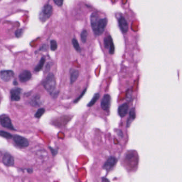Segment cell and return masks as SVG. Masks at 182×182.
<instances>
[{"label":"cell","mask_w":182,"mask_h":182,"mask_svg":"<svg viewBox=\"0 0 182 182\" xmlns=\"http://www.w3.org/2000/svg\"><path fill=\"white\" fill-rule=\"evenodd\" d=\"M90 24L95 34L99 36L104 32L107 24V19H100L98 13L94 12L90 16Z\"/></svg>","instance_id":"cell-1"},{"label":"cell","mask_w":182,"mask_h":182,"mask_svg":"<svg viewBox=\"0 0 182 182\" xmlns=\"http://www.w3.org/2000/svg\"><path fill=\"white\" fill-rule=\"evenodd\" d=\"M56 78L53 74H49L47 77L46 79L43 81V87L47 92L52 94L56 88Z\"/></svg>","instance_id":"cell-2"},{"label":"cell","mask_w":182,"mask_h":182,"mask_svg":"<svg viewBox=\"0 0 182 182\" xmlns=\"http://www.w3.org/2000/svg\"><path fill=\"white\" fill-rule=\"evenodd\" d=\"M52 13V7L50 4H47L44 5L42 10L41 11L39 18L41 21L42 22H45L51 16Z\"/></svg>","instance_id":"cell-3"},{"label":"cell","mask_w":182,"mask_h":182,"mask_svg":"<svg viewBox=\"0 0 182 182\" xmlns=\"http://www.w3.org/2000/svg\"><path fill=\"white\" fill-rule=\"evenodd\" d=\"M124 157V161H126V165H127L128 166H129V165H131V168H133L134 167L137 165V156H136V154L134 152L129 151L127 152Z\"/></svg>","instance_id":"cell-4"},{"label":"cell","mask_w":182,"mask_h":182,"mask_svg":"<svg viewBox=\"0 0 182 182\" xmlns=\"http://www.w3.org/2000/svg\"><path fill=\"white\" fill-rule=\"evenodd\" d=\"M0 125L6 128L16 131V129L14 128L12 124L10 117L4 114L0 116Z\"/></svg>","instance_id":"cell-5"},{"label":"cell","mask_w":182,"mask_h":182,"mask_svg":"<svg viewBox=\"0 0 182 182\" xmlns=\"http://www.w3.org/2000/svg\"><path fill=\"white\" fill-rule=\"evenodd\" d=\"M12 137L14 142L16 143L17 145H18L20 147L26 148L29 145L28 141L24 137L18 135H15Z\"/></svg>","instance_id":"cell-6"},{"label":"cell","mask_w":182,"mask_h":182,"mask_svg":"<svg viewBox=\"0 0 182 182\" xmlns=\"http://www.w3.org/2000/svg\"><path fill=\"white\" fill-rule=\"evenodd\" d=\"M14 76V72L10 70H2L0 72L1 79L5 82H9Z\"/></svg>","instance_id":"cell-7"},{"label":"cell","mask_w":182,"mask_h":182,"mask_svg":"<svg viewBox=\"0 0 182 182\" xmlns=\"http://www.w3.org/2000/svg\"><path fill=\"white\" fill-rule=\"evenodd\" d=\"M111 98L109 94H105L104 95L103 98H102L100 104L102 109L105 111H108L111 106Z\"/></svg>","instance_id":"cell-8"},{"label":"cell","mask_w":182,"mask_h":182,"mask_svg":"<svg viewBox=\"0 0 182 182\" xmlns=\"http://www.w3.org/2000/svg\"><path fill=\"white\" fill-rule=\"evenodd\" d=\"M22 89L20 88H12L10 91L11 94V98L12 101H18L20 100V95L22 92Z\"/></svg>","instance_id":"cell-9"},{"label":"cell","mask_w":182,"mask_h":182,"mask_svg":"<svg viewBox=\"0 0 182 182\" xmlns=\"http://www.w3.org/2000/svg\"><path fill=\"white\" fill-rule=\"evenodd\" d=\"M119 24L121 32L124 34L127 33L128 31V24L126 19L123 17H121L119 20Z\"/></svg>","instance_id":"cell-10"},{"label":"cell","mask_w":182,"mask_h":182,"mask_svg":"<svg viewBox=\"0 0 182 182\" xmlns=\"http://www.w3.org/2000/svg\"><path fill=\"white\" fill-rule=\"evenodd\" d=\"M3 162L7 166H12L15 164L14 157L9 153H6L3 156Z\"/></svg>","instance_id":"cell-11"},{"label":"cell","mask_w":182,"mask_h":182,"mask_svg":"<svg viewBox=\"0 0 182 182\" xmlns=\"http://www.w3.org/2000/svg\"><path fill=\"white\" fill-rule=\"evenodd\" d=\"M31 78H32V74L28 70H24L19 75V80L22 83H25L30 80Z\"/></svg>","instance_id":"cell-12"},{"label":"cell","mask_w":182,"mask_h":182,"mask_svg":"<svg viewBox=\"0 0 182 182\" xmlns=\"http://www.w3.org/2000/svg\"><path fill=\"white\" fill-rule=\"evenodd\" d=\"M129 106L127 103H124L121 105L118 109V114L119 116L123 118L126 116L128 112Z\"/></svg>","instance_id":"cell-13"},{"label":"cell","mask_w":182,"mask_h":182,"mask_svg":"<svg viewBox=\"0 0 182 182\" xmlns=\"http://www.w3.org/2000/svg\"><path fill=\"white\" fill-rule=\"evenodd\" d=\"M70 83L73 84L77 80L79 76V71L75 69H71L70 70Z\"/></svg>","instance_id":"cell-14"},{"label":"cell","mask_w":182,"mask_h":182,"mask_svg":"<svg viewBox=\"0 0 182 182\" xmlns=\"http://www.w3.org/2000/svg\"><path fill=\"white\" fill-rule=\"evenodd\" d=\"M116 162V159L114 157H110L105 164L104 168L107 170H109L114 167Z\"/></svg>","instance_id":"cell-15"},{"label":"cell","mask_w":182,"mask_h":182,"mask_svg":"<svg viewBox=\"0 0 182 182\" xmlns=\"http://www.w3.org/2000/svg\"><path fill=\"white\" fill-rule=\"evenodd\" d=\"M136 118V110L135 108H132L129 111V117L127 121V126L129 127L131 125L132 122Z\"/></svg>","instance_id":"cell-16"},{"label":"cell","mask_w":182,"mask_h":182,"mask_svg":"<svg viewBox=\"0 0 182 182\" xmlns=\"http://www.w3.org/2000/svg\"><path fill=\"white\" fill-rule=\"evenodd\" d=\"M30 104L34 107H37L41 106V102L40 96L38 94L34 95L31 99Z\"/></svg>","instance_id":"cell-17"},{"label":"cell","mask_w":182,"mask_h":182,"mask_svg":"<svg viewBox=\"0 0 182 182\" xmlns=\"http://www.w3.org/2000/svg\"><path fill=\"white\" fill-rule=\"evenodd\" d=\"M100 97V94L99 93H96L94 95V97L91 99V100L88 103L87 106L89 107H91L92 106H94L95 103L98 100Z\"/></svg>","instance_id":"cell-18"},{"label":"cell","mask_w":182,"mask_h":182,"mask_svg":"<svg viewBox=\"0 0 182 182\" xmlns=\"http://www.w3.org/2000/svg\"><path fill=\"white\" fill-rule=\"evenodd\" d=\"M45 61H46V59L44 58H42L41 59L40 61H39V63H38V65L36 66V67L35 68V71H40L43 68V66H44V63H45Z\"/></svg>","instance_id":"cell-19"},{"label":"cell","mask_w":182,"mask_h":182,"mask_svg":"<svg viewBox=\"0 0 182 182\" xmlns=\"http://www.w3.org/2000/svg\"><path fill=\"white\" fill-rule=\"evenodd\" d=\"M112 42V38L111 36H108L107 37H105L104 40L105 48L107 49H108L110 48V45H111V43Z\"/></svg>","instance_id":"cell-20"},{"label":"cell","mask_w":182,"mask_h":182,"mask_svg":"<svg viewBox=\"0 0 182 182\" xmlns=\"http://www.w3.org/2000/svg\"><path fill=\"white\" fill-rule=\"evenodd\" d=\"M73 46L74 48L75 49V50L76 51L78 52H81V49L80 46L79 45L78 41L75 38H73L72 40Z\"/></svg>","instance_id":"cell-21"},{"label":"cell","mask_w":182,"mask_h":182,"mask_svg":"<svg viewBox=\"0 0 182 182\" xmlns=\"http://www.w3.org/2000/svg\"><path fill=\"white\" fill-rule=\"evenodd\" d=\"M0 136H2V137L6 138H8V139L11 138L12 137H13V136L10 133L5 132V131H1V130H0Z\"/></svg>","instance_id":"cell-22"},{"label":"cell","mask_w":182,"mask_h":182,"mask_svg":"<svg viewBox=\"0 0 182 182\" xmlns=\"http://www.w3.org/2000/svg\"><path fill=\"white\" fill-rule=\"evenodd\" d=\"M87 36H88V32L86 30H83V31L81 33V40H82V42L83 43H85L86 42Z\"/></svg>","instance_id":"cell-23"},{"label":"cell","mask_w":182,"mask_h":182,"mask_svg":"<svg viewBox=\"0 0 182 182\" xmlns=\"http://www.w3.org/2000/svg\"><path fill=\"white\" fill-rule=\"evenodd\" d=\"M45 112V109L44 108H40L38 109V111L35 114V117L36 118H40L41 116Z\"/></svg>","instance_id":"cell-24"},{"label":"cell","mask_w":182,"mask_h":182,"mask_svg":"<svg viewBox=\"0 0 182 182\" xmlns=\"http://www.w3.org/2000/svg\"><path fill=\"white\" fill-rule=\"evenodd\" d=\"M50 49L52 51H55L57 49V43L55 40H52L50 42Z\"/></svg>","instance_id":"cell-25"},{"label":"cell","mask_w":182,"mask_h":182,"mask_svg":"<svg viewBox=\"0 0 182 182\" xmlns=\"http://www.w3.org/2000/svg\"><path fill=\"white\" fill-rule=\"evenodd\" d=\"M86 91H87V88H85L84 90H83V92H82V93H81V95H80V96H79L77 99H76L75 100H74V103H76V102H78V101L80 100L83 97L84 95L85 94V93H86Z\"/></svg>","instance_id":"cell-26"},{"label":"cell","mask_w":182,"mask_h":182,"mask_svg":"<svg viewBox=\"0 0 182 182\" xmlns=\"http://www.w3.org/2000/svg\"><path fill=\"white\" fill-rule=\"evenodd\" d=\"M23 29H18L17 30H16V33H15L16 36L17 37H18V38L21 37V36H22V34H23Z\"/></svg>","instance_id":"cell-27"},{"label":"cell","mask_w":182,"mask_h":182,"mask_svg":"<svg viewBox=\"0 0 182 182\" xmlns=\"http://www.w3.org/2000/svg\"><path fill=\"white\" fill-rule=\"evenodd\" d=\"M54 2L57 5L60 7L63 5L64 0H54Z\"/></svg>","instance_id":"cell-28"},{"label":"cell","mask_w":182,"mask_h":182,"mask_svg":"<svg viewBox=\"0 0 182 182\" xmlns=\"http://www.w3.org/2000/svg\"><path fill=\"white\" fill-rule=\"evenodd\" d=\"M46 49H47V46L46 45H43L41 48L40 49L39 51H46Z\"/></svg>","instance_id":"cell-29"},{"label":"cell","mask_w":182,"mask_h":182,"mask_svg":"<svg viewBox=\"0 0 182 182\" xmlns=\"http://www.w3.org/2000/svg\"><path fill=\"white\" fill-rule=\"evenodd\" d=\"M50 149L51 150V152H52V153H53V154H54V156H55V154H57V151L55 150H54V149H52V148H50Z\"/></svg>","instance_id":"cell-30"},{"label":"cell","mask_w":182,"mask_h":182,"mask_svg":"<svg viewBox=\"0 0 182 182\" xmlns=\"http://www.w3.org/2000/svg\"><path fill=\"white\" fill-rule=\"evenodd\" d=\"M13 84L14 85H16H16H18V83H17V82L16 80H15V81H14V83H13Z\"/></svg>","instance_id":"cell-31"}]
</instances>
